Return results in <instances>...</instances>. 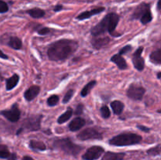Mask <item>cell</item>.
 <instances>
[{"label": "cell", "mask_w": 161, "mask_h": 160, "mask_svg": "<svg viewBox=\"0 0 161 160\" xmlns=\"http://www.w3.org/2000/svg\"><path fill=\"white\" fill-rule=\"evenodd\" d=\"M83 104H78L77 105V108L75 111V114L79 115H81L83 113Z\"/></svg>", "instance_id": "cell-35"}, {"label": "cell", "mask_w": 161, "mask_h": 160, "mask_svg": "<svg viewBox=\"0 0 161 160\" xmlns=\"http://www.w3.org/2000/svg\"><path fill=\"white\" fill-rule=\"evenodd\" d=\"M8 160H17V155L14 153L10 154V155L8 158Z\"/></svg>", "instance_id": "cell-38"}, {"label": "cell", "mask_w": 161, "mask_h": 160, "mask_svg": "<svg viewBox=\"0 0 161 160\" xmlns=\"http://www.w3.org/2000/svg\"><path fill=\"white\" fill-rule=\"evenodd\" d=\"M77 138L80 141L88 140H102V134L94 128H86L77 135Z\"/></svg>", "instance_id": "cell-5"}, {"label": "cell", "mask_w": 161, "mask_h": 160, "mask_svg": "<svg viewBox=\"0 0 161 160\" xmlns=\"http://www.w3.org/2000/svg\"><path fill=\"white\" fill-rule=\"evenodd\" d=\"M39 91H40L39 86H35V85L34 86H31L25 91V93H24V97L28 101H31V100H33L37 97L38 94L39 93Z\"/></svg>", "instance_id": "cell-12"}, {"label": "cell", "mask_w": 161, "mask_h": 160, "mask_svg": "<svg viewBox=\"0 0 161 160\" xmlns=\"http://www.w3.org/2000/svg\"><path fill=\"white\" fill-rule=\"evenodd\" d=\"M110 61L114 63V64H116L118 66V67L121 70H124L127 67V64L126 62L125 59L121 55H119V53L113 55L111 59H110Z\"/></svg>", "instance_id": "cell-14"}, {"label": "cell", "mask_w": 161, "mask_h": 160, "mask_svg": "<svg viewBox=\"0 0 161 160\" xmlns=\"http://www.w3.org/2000/svg\"><path fill=\"white\" fill-rule=\"evenodd\" d=\"M161 77V72H158V74H157V78H158V79H160Z\"/></svg>", "instance_id": "cell-43"}, {"label": "cell", "mask_w": 161, "mask_h": 160, "mask_svg": "<svg viewBox=\"0 0 161 160\" xmlns=\"http://www.w3.org/2000/svg\"><path fill=\"white\" fill-rule=\"evenodd\" d=\"M149 7V6L148 4H146V3H143V4H141L136 9H135V13L133 14V18L135 19H139L141 17L142 14L146 11V9Z\"/></svg>", "instance_id": "cell-24"}, {"label": "cell", "mask_w": 161, "mask_h": 160, "mask_svg": "<svg viewBox=\"0 0 161 160\" xmlns=\"http://www.w3.org/2000/svg\"><path fill=\"white\" fill-rule=\"evenodd\" d=\"M73 94H74V91L72 90V89H69V90L66 93L65 95H64V98H63V103L64 104L68 103V102L71 100V98H72V97L73 96Z\"/></svg>", "instance_id": "cell-31"}, {"label": "cell", "mask_w": 161, "mask_h": 160, "mask_svg": "<svg viewBox=\"0 0 161 160\" xmlns=\"http://www.w3.org/2000/svg\"><path fill=\"white\" fill-rule=\"evenodd\" d=\"M29 147L30 148L36 151H45L47 149V147H46L45 144L43 142L39 141H35V140L30 141Z\"/></svg>", "instance_id": "cell-18"}, {"label": "cell", "mask_w": 161, "mask_h": 160, "mask_svg": "<svg viewBox=\"0 0 161 160\" xmlns=\"http://www.w3.org/2000/svg\"><path fill=\"white\" fill-rule=\"evenodd\" d=\"M42 116L41 115H33L27 118L24 122V127L30 131H37L40 129V122Z\"/></svg>", "instance_id": "cell-6"}, {"label": "cell", "mask_w": 161, "mask_h": 160, "mask_svg": "<svg viewBox=\"0 0 161 160\" xmlns=\"http://www.w3.org/2000/svg\"><path fill=\"white\" fill-rule=\"evenodd\" d=\"M19 82V75L17 74H14L13 76L7 78L6 82V88L7 90H11L17 85Z\"/></svg>", "instance_id": "cell-16"}, {"label": "cell", "mask_w": 161, "mask_h": 160, "mask_svg": "<svg viewBox=\"0 0 161 160\" xmlns=\"http://www.w3.org/2000/svg\"><path fill=\"white\" fill-rule=\"evenodd\" d=\"M101 114H102V116L104 119H108V118H109L110 115H111L109 108H108L106 105L102 106V108H101Z\"/></svg>", "instance_id": "cell-30"}, {"label": "cell", "mask_w": 161, "mask_h": 160, "mask_svg": "<svg viewBox=\"0 0 161 160\" xmlns=\"http://www.w3.org/2000/svg\"><path fill=\"white\" fill-rule=\"evenodd\" d=\"M72 114H73V111H72V110L71 109V108H69V109H68L67 111L64 113V114H62L61 115L59 116V118H58V122L59 124L64 123V122H67V121L69 120L71 117H72Z\"/></svg>", "instance_id": "cell-25"}, {"label": "cell", "mask_w": 161, "mask_h": 160, "mask_svg": "<svg viewBox=\"0 0 161 160\" xmlns=\"http://www.w3.org/2000/svg\"><path fill=\"white\" fill-rule=\"evenodd\" d=\"M143 47L140 46L136 51L135 52V53L133 54V57H132V62H133L134 66H135V68L138 71L141 72L144 69L145 67V61L144 59L142 57V53L143 51Z\"/></svg>", "instance_id": "cell-10"}, {"label": "cell", "mask_w": 161, "mask_h": 160, "mask_svg": "<svg viewBox=\"0 0 161 160\" xmlns=\"http://www.w3.org/2000/svg\"><path fill=\"white\" fill-rule=\"evenodd\" d=\"M22 130H23V129H22V128L19 129V130H18V131L17 132V135H19V134H20V133H21V132H22Z\"/></svg>", "instance_id": "cell-42"}, {"label": "cell", "mask_w": 161, "mask_h": 160, "mask_svg": "<svg viewBox=\"0 0 161 160\" xmlns=\"http://www.w3.org/2000/svg\"><path fill=\"white\" fill-rule=\"evenodd\" d=\"M147 154L149 155H153V156H156V155H160V144H158L157 146L154 147H151L150 149L147 151Z\"/></svg>", "instance_id": "cell-28"}, {"label": "cell", "mask_w": 161, "mask_h": 160, "mask_svg": "<svg viewBox=\"0 0 161 160\" xmlns=\"http://www.w3.org/2000/svg\"><path fill=\"white\" fill-rule=\"evenodd\" d=\"M59 102V97L57 95H52L47 99V104L49 106H55Z\"/></svg>", "instance_id": "cell-29"}, {"label": "cell", "mask_w": 161, "mask_h": 160, "mask_svg": "<svg viewBox=\"0 0 161 160\" xmlns=\"http://www.w3.org/2000/svg\"><path fill=\"white\" fill-rule=\"evenodd\" d=\"M149 59L152 63L155 64H161V50L157 49V50L153 52L150 54Z\"/></svg>", "instance_id": "cell-23"}, {"label": "cell", "mask_w": 161, "mask_h": 160, "mask_svg": "<svg viewBox=\"0 0 161 160\" xmlns=\"http://www.w3.org/2000/svg\"><path fill=\"white\" fill-rule=\"evenodd\" d=\"M22 160H34V159H33V158H31V157L28 156V155H25V156L23 157Z\"/></svg>", "instance_id": "cell-40"}, {"label": "cell", "mask_w": 161, "mask_h": 160, "mask_svg": "<svg viewBox=\"0 0 161 160\" xmlns=\"http://www.w3.org/2000/svg\"><path fill=\"white\" fill-rule=\"evenodd\" d=\"M160 0H158V3H157V9H158V10L160 9Z\"/></svg>", "instance_id": "cell-41"}, {"label": "cell", "mask_w": 161, "mask_h": 160, "mask_svg": "<svg viewBox=\"0 0 161 160\" xmlns=\"http://www.w3.org/2000/svg\"><path fill=\"white\" fill-rule=\"evenodd\" d=\"M96 83H97V82L96 81H91L90 82V83H88L86 85V86L83 87V89H82L81 91V96L82 97H86V96L88 95V93H90V91L91 90V89L94 88V86H95Z\"/></svg>", "instance_id": "cell-26"}, {"label": "cell", "mask_w": 161, "mask_h": 160, "mask_svg": "<svg viewBox=\"0 0 161 160\" xmlns=\"http://www.w3.org/2000/svg\"><path fill=\"white\" fill-rule=\"evenodd\" d=\"M27 13H28L31 17L36 19L41 18V17H44V15H45V11L39 9V8H33V9H29V10L27 11Z\"/></svg>", "instance_id": "cell-22"}, {"label": "cell", "mask_w": 161, "mask_h": 160, "mask_svg": "<svg viewBox=\"0 0 161 160\" xmlns=\"http://www.w3.org/2000/svg\"><path fill=\"white\" fill-rule=\"evenodd\" d=\"M146 93V89L137 84H131L127 89V95L134 100H141Z\"/></svg>", "instance_id": "cell-7"}, {"label": "cell", "mask_w": 161, "mask_h": 160, "mask_svg": "<svg viewBox=\"0 0 161 160\" xmlns=\"http://www.w3.org/2000/svg\"><path fill=\"white\" fill-rule=\"evenodd\" d=\"M53 147L62 151L67 155H73V156H76L83 150L81 146L74 144L69 138L57 140L53 142Z\"/></svg>", "instance_id": "cell-4"}, {"label": "cell", "mask_w": 161, "mask_h": 160, "mask_svg": "<svg viewBox=\"0 0 161 160\" xmlns=\"http://www.w3.org/2000/svg\"><path fill=\"white\" fill-rule=\"evenodd\" d=\"M50 31V29L48 28H42L38 31V34L41 35H45L48 34Z\"/></svg>", "instance_id": "cell-34"}, {"label": "cell", "mask_w": 161, "mask_h": 160, "mask_svg": "<svg viewBox=\"0 0 161 160\" xmlns=\"http://www.w3.org/2000/svg\"><path fill=\"white\" fill-rule=\"evenodd\" d=\"M0 115L4 116L6 119L10 121L11 122H16L20 119V111L17 104H14L10 109L0 111Z\"/></svg>", "instance_id": "cell-8"}, {"label": "cell", "mask_w": 161, "mask_h": 160, "mask_svg": "<svg viewBox=\"0 0 161 160\" xmlns=\"http://www.w3.org/2000/svg\"><path fill=\"white\" fill-rule=\"evenodd\" d=\"M7 44L9 46L14 49V50H20L22 47L21 40L19 38L16 37V36H11V37H9Z\"/></svg>", "instance_id": "cell-17"}, {"label": "cell", "mask_w": 161, "mask_h": 160, "mask_svg": "<svg viewBox=\"0 0 161 160\" xmlns=\"http://www.w3.org/2000/svg\"><path fill=\"white\" fill-rule=\"evenodd\" d=\"M119 15L115 13L107 14L97 25L91 28V34L96 37L107 32V31H108L110 34H113L119 23Z\"/></svg>", "instance_id": "cell-2"}, {"label": "cell", "mask_w": 161, "mask_h": 160, "mask_svg": "<svg viewBox=\"0 0 161 160\" xmlns=\"http://www.w3.org/2000/svg\"><path fill=\"white\" fill-rule=\"evenodd\" d=\"M125 154L124 153H116V152H107L104 155L102 160H123Z\"/></svg>", "instance_id": "cell-15"}, {"label": "cell", "mask_w": 161, "mask_h": 160, "mask_svg": "<svg viewBox=\"0 0 161 160\" xmlns=\"http://www.w3.org/2000/svg\"><path fill=\"white\" fill-rule=\"evenodd\" d=\"M85 124H86L85 119H83V118L76 117L69 123V128L72 132L78 131V130H80V129H82L84 126Z\"/></svg>", "instance_id": "cell-13"}, {"label": "cell", "mask_w": 161, "mask_h": 160, "mask_svg": "<svg viewBox=\"0 0 161 160\" xmlns=\"http://www.w3.org/2000/svg\"><path fill=\"white\" fill-rule=\"evenodd\" d=\"M8 9H9L8 5L4 1L0 0V13H4L7 12Z\"/></svg>", "instance_id": "cell-32"}, {"label": "cell", "mask_w": 161, "mask_h": 160, "mask_svg": "<svg viewBox=\"0 0 161 160\" xmlns=\"http://www.w3.org/2000/svg\"><path fill=\"white\" fill-rule=\"evenodd\" d=\"M142 140L140 135L132 133H124L109 140V144L114 146H130L139 144Z\"/></svg>", "instance_id": "cell-3"}, {"label": "cell", "mask_w": 161, "mask_h": 160, "mask_svg": "<svg viewBox=\"0 0 161 160\" xmlns=\"http://www.w3.org/2000/svg\"><path fill=\"white\" fill-rule=\"evenodd\" d=\"M131 49H132L131 45H126V46L123 47V48L121 49L120 50H119V55H124V54H126V53H128V52H130V50H131Z\"/></svg>", "instance_id": "cell-33"}, {"label": "cell", "mask_w": 161, "mask_h": 160, "mask_svg": "<svg viewBox=\"0 0 161 160\" xmlns=\"http://www.w3.org/2000/svg\"><path fill=\"white\" fill-rule=\"evenodd\" d=\"M105 7H97L95 8V9H93L90 11H85V12L81 13L80 15L77 16L76 19L77 20H86V19L90 18L91 17L94 15H97V14L101 13L103 11H105Z\"/></svg>", "instance_id": "cell-11"}, {"label": "cell", "mask_w": 161, "mask_h": 160, "mask_svg": "<svg viewBox=\"0 0 161 160\" xmlns=\"http://www.w3.org/2000/svg\"><path fill=\"white\" fill-rule=\"evenodd\" d=\"M111 108L116 115H120L124 108V104L119 100H114L111 103Z\"/></svg>", "instance_id": "cell-19"}, {"label": "cell", "mask_w": 161, "mask_h": 160, "mask_svg": "<svg viewBox=\"0 0 161 160\" xmlns=\"http://www.w3.org/2000/svg\"><path fill=\"white\" fill-rule=\"evenodd\" d=\"M0 58H3V59H8V56L7 55L5 54L1 50H0Z\"/></svg>", "instance_id": "cell-39"}, {"label": "cell", "mask_w": 161, "mask_h": 160, "mask_svg": "<svg viewBox=\"0 0 161 160\" xmlns=\"http://www.w3.org/2000/svg\"><path fill=\"white\" fill-rule=\"evenodd\" d=\"M78 48V42L71 39H61L50 44L47 56L50 61H63L73 54Z\"/></svg>", "instance_id": "cell-1"}, {"label": "cell", "mask_w": 161, "mask_h": 160, "mask_svg": "<svg viewBox=\"0 0 161 160\" xmlns=\"http://www.w3.org/2000/svg\"><path fill=\"white\" fill-rule=\"evenodd\" d=\"M138 127L139 130H141L142 131H144V132H146V133H148V132H149V130H150V129L148 128V127H146L144 126V125H138Z\"/></svg>", "instance_id": "cell-36"}, {"label": "cell", "mask_w": 161, "mask_h": 160, "mask_svg": "<svg viewBox=\"0 0 161 160\" xmlns=\"http://www.w3.org/2000/svg\"><path fill=\"white\" fill-rule=\"evenodd\" d=\"M62 9L63 6H61V5H57V6L53 8V10H54L55 12H58V11H61Z\"/></svg>", "instance_id": "cell-37"}, {"label": "cell", "mask_w": 161, "mask_h": 160, "mask_svg": "<svg viewBox=\"0 0 161 160\" xmlns=\"http://www.w3.org/2000/svg\"><path fill=\"white\" fill-rule=\"evenodd\" d=\"M105 150L101 146H92L89 147L83 155L82 158L83 160H96L98 159L101 155L104 153Z\"/></svg>", "instance_id": "cell-9"}, {"label": "cell", "mask_w": 161, "mask_h": 160, "mask_svg": "<svg viewBox=\"0 0 161 160\" xmlns=\"http://www.w3.org/2000/svg\"><path fill=\"white\" fill-rule=\"evenodd\" d=\"M10 155V152L7 147L5 145H0V158H8Z\"/></svg>", "instance_id": "cell-27"}, {"label": "cell", "mask_w": 161, "mask_h": 160, "mask_svg": "<svg viewBox=\"0 0 161 160\" xmlns=\"http://www.w3.org/2000/svg\"><path fill=\"white\" fill-rule=\"evenodd\" d=\"M108 42H109V39H108V37L97 38V39H95L94 40L92 41V44L94 45V46L97 49L105 46V45H106Z\"/></svg>", "instance_id": "cell-20"}, {"label": "cell", "mask_w": 161, "mask_h": 160, "mask_svg": "<svg viewBox=\"0 0 161 160\" xmlns=\"http://www.w3.org/2000/svg\"><path fill=\"white\" fill-rule=\"evenodd\" d=\"M139 19L142 24H149V22H151V20H153V15L149 7L146 9V11L142 14L141 17Z\"/></svg>", "instance_id": "cell-21"}]
</instances>
